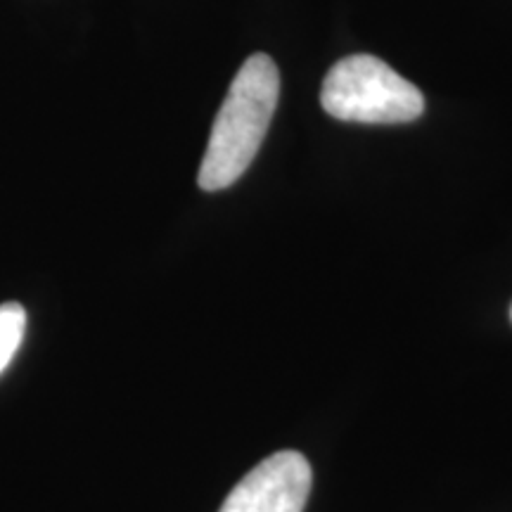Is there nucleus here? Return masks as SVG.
I'll use <instances>...</instances> for the list:
<instances>
[{
  "mask_svg": "<svg viewBox=\"0 0 512 512\" xmlns=\"http://www.w3.org/2000/svg\"><path fill=\"white\" fill-rule=\"evenodd\" d=\"M323 110L356 124H408L425 112L420 88L373 55H351L330 69L320 91Z\"/></svg>",
  "mask_w": 512,
  "mask_h": 512,
  "instance_id": "obj_2",
  "label": "nucleus"
},
{
  "mask_svg": "<svg viewBox=\"0 0 512 512\" xmlns=\"http://www.w3.org/2000/svg\"><path fill=\"white\" fill-rule=\"evenodd\" d=\"M280 98L278 64L254 53L230 83L211 128L197 183L204 192L230 188L254 162Z\"/></svg>",
  "mask_w": 512,
  "mask_h": 512,
  "instance_id": "obj_1",
  "label": "nucleus"
},
{
  "mask_svg": "<svg viewBox=\"0 0 512 512\" xmlns=\"http://www.w3.org/2000/svg\"><path fill=\"white\" fill-rule=\"evenodd\" d=\"M311 479L302 453H273L240 479L219 512H304Z\"/></svg>",
  "mask_w": 512,
  "mask_h": 512,
  "instance_id": "obj_3",
  "label": "nucleus"
},
{
  "mask_svg": "<svg viewBox=\"0 0 512 512\" xmlns=\"http://www.w3.org/2000/svg\"><path fill=\"white\" fill-rule=\"evenodd\" d=\"M24 330H27V311L22 304H0V375L10 366L12 358L22 347Z\"/></svg>",
  "mask_w": 512,
  "mask_h": 512,
  "instance_id": "obj_4",
  "label": "nucleus"
},
{
  "mask_svg": "<svg viewBox=\"0 0 512 512\" xmlns=\"http://www.w3.org/2000/svg\"><path fill=\"white\" fill-rule=\"evenodd\" d=\"M510 318H512V306H510Z\"/></svg>",
  "mask_w": 512,
  "mask_h": 512,
  "instance_id": "obj_5",
  "label": "nucleus"
}]
</instances>
